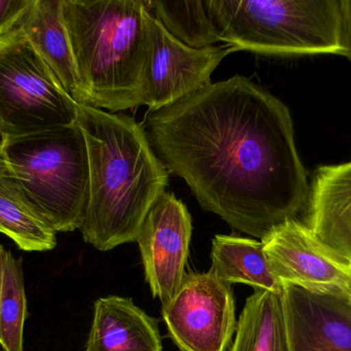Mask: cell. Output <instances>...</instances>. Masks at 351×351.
I'll return each instance as SVG.
<instances>
[{
    "mask_svg": "<svg viewBox=\"0 0 351 351\" xmlns=\"http://www.w3.org/2000/svg\"><path fill=\"white\" fill-rule=\"evenodd\" d=\"M0 233L24 251H49L57 232L30 203L0 146Z\"/></svg>",
    "mask_w": 351,
    "mask_h": 351,
    "instance_id": "cell-15",
    "label": "cell"
},
{
    "mask_svg": "<svg viewBox=\"0 0 351 351\" xmlns=\"http://www.w3.org/2000/svg\"><path fill=\"white\" fill-rule=\"evenodd\" d=\"M230 351H291L282 290L255 291L237 321Z\"/></svg>",
    "mask_w": 351,
    "mask_h": 351,
    "instance_id": "cell-17",
    "label": "cell"
},
{
    "mask_svg": "<svg viewBox=\"0 0 351 351\" xmlns=\"http://www.w3.org/2000/svg\"><path fill=\"white\" fill-rule=\"evenodd\" d=\"M2 141H3V136H2L1 133H0V146H1Z\"/></svg>",
    "mask_w": 351,
    "mask_h": 351,
    "instance_id": "cell-23",
    "label": "cell"
},
{
    "mask_svg": "<svg viewBox=\"0 0 351 351\" xmlns=\"http://www.w3.org/2000/svg\"><path fill=\"white\" fill-rule=\"evenodd\" d=\"M339 36L341 55L351 62V0H340Z\"/></svg>",
    "mask_w": 351,
    "mask_h": 351,
    "instance_id": "cell-21",
    "label": "cell"
},
{
    "mask_svg": "<svg viewBox=\"0 0 351 351\" xmlns=\"http://www.w3.org/2000/svg\"><path fill=\"white\" fill-rule=\"evenodd\" d=\"M261 242L270 270L282 286L351 296V270L339 263L298 218L280 223Z\"/></svg>",
    "mask_w": 351,
    "mask_h": 351,
    "instance_id": "cell-9",
    "label": "cell"
},
{
    "mask_svg": "<svg viewBox=\"0 0 351 351\" xmlns=\"http://www.w3.org/2000/svg\"><path fill=\"white\" fill-rule=\"evenodd\" d=\"M229 53L341 55L340 0H212Z\"/></svg>",
    "mask_w": 351,
    "mask_h": 351,
    "instance_id": "cell-5",
    "label": "cell"
},
{
    "mask_svg": "<svg viewBox=\"0 0 351 351\" xmlns=\"http://www.w3.org/2000/svg\"><path fill=\"white\" fill-rule=\"evenodd\" d=\"M27 317L22 260L6 251L3 286L0 298V346L4 351H24V326Z\"/></svg>",
    "mask_w": 351,
    "mask_h": 351,
    "instance_id": "cell-19",
    "label": "cell"
},
{
    "mask_svg": "<svg viewBox=\"0 0 351 351\" xmlns=\"http://www.w3.org/2000/svg\"><path fill=\"white\" fill-rule=\"evenodd\" d=\"M84 351H162L158 321L131 298H99Z\"/></svg>",
    "mask_w": 351,
    "mask_h": 351,
    "instance_id": "cell-13",
    "label": "cell"
},
{
    "mask_svg": "<svg viewBox=\"0 0 351 351\" xmlns=\"http://www.w3.org/2000/svg\"><path fill=\"white\" fill-rule=\"evenodd\" d=\"M18 26L64 90L82 102L75 64L63 16V0H33Z\"/></svg>",
    "mask_w": 351,
    "mask_h": 351,
    "instance_id": "cell-14",
    "label": "cell"
},
{
    "mask_svg": "<svg viewBox=\"0 0 351 351\" xmlns=\"http://www.w3.org/2000/svg\"><path fill=\"white\" fill-rule=\"evenodd\" d=\"M149 12L178 41L193 49H206L219 43L212 0L146 1Z\"/></svg>",
    "mask_w": 351,
    "mask_h": 351,
    "instance_id": "cell-18",
    "label": "cell"
},
{
    "mask_svg": "<svg viewBox=\"0 0 351 351\" xmlns=\"http://www.w3.org/2000/svg\"><path fill=\"white\" fill-rule=\"evenodd\" d=\"M77 102L64 90L16 24L0 37V133L27 135L76 123Z\"/></svg>",
    "mask_w": 351,
    "mask_h": 351,
    "instance_id": "cell-6",
    "label": "cell"
},
{
    "mask_svg": "<svg viewBox=\"0 0 351 351\" xmlns=\"http://www.w3.org/2000/svg\"><path fill=\"white\" fill-rule=\"evenodd\" d=\"M162 315L181 351H225L237 331L231 284L210 270L186 274L175 296L162 304Z\"/></svg>",
    "mask_w": 351,
    "mask_h": 351,
    "instance_id": "cell-7",
    "label": "cell"
},
{
    "mask_svg": "<svg viewBox=\"0 0 351 351\" xmlns=\"http://www.w3.org/2000/svg\"><path fill=\"white\" fill-rule=\"evenodd\" d=\"M291 351H351V296L282 286Z\"/></svg>",
    "mask_w": 351,
    "mask_h": 351,
    "instance_id": "cell-11",
    "label": "cell"
},
{
    "mask_svg": "<svg viewBox=\"0 0 351 351\" xmlns=\"http://www.w3.org/2000/svg\"><path fill=\"white\" fill-rule=\"evenodd\" d=\"M227 47L193 49L175 38L149 12L145 14V60L141 104L156 111L212 84L210 76Z\"/></svg>",
    "mask_w": 351,
    "mask_h": 351,
    "instance_id": "cell-8",
    "label": "cell"
},
{
    "mask_svg": "<svg viewBox=\"0 0 351 351\" xmlns=\"http://www.w3.org/2000/svg\"><path fill=\"white\" fill-rule=\"evenodd\" d=\"M76 122L90 165V199L80 229L84 240L101 251L134 242L166 192L168 169L133 117L77 103Z\"/></svg>",
    "mask_w": 351,
    "mask_h": 351,
    "instance_id": "cell-2",
    "label": "cell"
},
{
    "mask_svg": "<svg viewBox=\"0 0 351 351\" xmlns=\"http://www.w3.org/2000/svg\"><path fill=\"white\" fill-rule=\"evenodd\" d=\"M305 224L326 249L351 270V161L317 169Z\"/></svg>",
    "mask_w": 351,
    "mask_h": 351,
    "instance_id": "cell-12",
    "label": "cell"
},
{
    "mask_svg": "<svg viewBox=\"0 0 351 351\" xmlns=\"http://www.w3.org/2000/svg\"><path fill=\"white\" fill-rule=\"evenodd\" d=\"M1 150L27 199L56 232L82 228L90 199V165L77 122L3 138Z\"/></svg>",
    "mask_w": 351,
    "mask_h": 351,
    "instance_id": "cell-4",
    "label": "cell"
},
{
    "mask_svg": "<svg viewBox=\"0 0 351 351\" xmlns=\"http://www.w3.org/2000/svg\"><path fill=\"white\" fill-rule=\"evenodd\" d=\"M33 0H0V37L16 26Z\"/></svg>",
    "mask_w": 351,
    "mask_h": 351,
    "instance_id": "cell-20",
    "label": "cell"
},
{
    "mask_svg": "<svg viewBox=\"0 0 351 351\" xmlns=\"http://www.w3.org/2000/svg\"><path fill=\"white\" fill-rule=\"evenodd\" d=\"M145 127L202 210L239 232L262 239L307 204L311 190L290 111L245 76L148 111Z\"/></svg>",
    "mask_w": 351,
    "mask_h": 351,
    "instance_id": "cell-1",
    "label": "cell"
},
{
    "mask_svg": "<svg viewBox=\"0 0 351 351\" xmlns=\"http://www.w3.org/2000/svg\"><path fill=\"white\" fill-rule=\"evenodd\" d=\"M143 0H63L82 104L109 113L141 104Z\"/></svg>",
    "mask_w": 351,
    "mask_h": 351,
    "instance_id": "cell-3",
    "label": "cell"
},
{
    "mask_svg": "<svg viewBox=\"0 0 351 351\" xmlns=\"http://www.w3.org/2000/svg\"><path fill=\"white\" fill-rule=\"evenodd\" d=\"M192 236V218L185 204L164 192L140 228L139 245L145 280L162 304L171 300L186 275Z\"/></svg>",
    "mask_w": 351,
    "mask_h": 351,
    "instance_id": "cell-10",
    "label": "cell"
},
{
    "mask_svg": "<svg viewBox=\"0 0 351 351\" xmlns=\"http://www.w3.org/2000/svg\"><path fill=\"white\" fill-rule=\"evenodd\" d=\"M5 249L0 245V298H1L2 286H3L4 262L6 256Z\"/></svg>",
    "mask_w": 351,
    "mask_h": 351,
    "instance_id": "cell-22",
    "label": "cell"
},
{
    "mask_svg": "<svg viewBox=\"0 0 351 351\" xmlns=\"http://www.w3.org/2000/svg\"><path fill=\"white\" fill-rule=\"evenodd\" d=\"M210 271L229 284L255 291L280 292L282 286L270 270L261 241L235 235H216L212 241Z\"/></svg>",
    "mask_w": 351,
    "mask_h": 351,
    "instance_id": "cell-16",
    "label": "cell"
}]
</instances>
